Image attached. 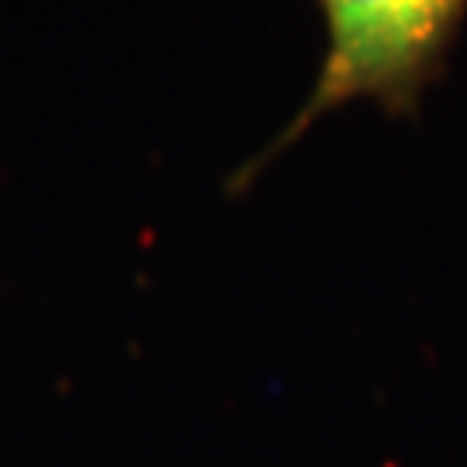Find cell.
<instances>
[{"instance_id": "obj_1", "label": "cell", "mask_w": 467, "mask_h": 467, "mask_svg": "<svg viewBox=\"0 0 467 467\" xmlns=\"http://www.w3.org/2000/svg\"><path fill=\"white\" fill-rule=\"evenodd\" d=\"M319 12L327 47L312 94L285 133L242 168L238 187L296 144L319 117L350 101H374L393 117H413L425 90L441 78L467 0H319Z\"/></svg>"}]
</instances>
